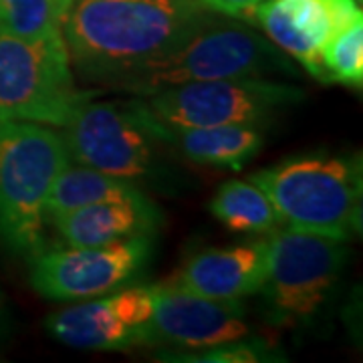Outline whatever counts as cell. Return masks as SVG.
Wrapping results in <instances>:
<instances>
[{
	"instance_id": "6da1fadb",
	"label": "cell",
	"mask_w": 363,
	"mask_h": 363,
	"mask_svg": "<svg viewBox=\"0 0 363 363\" xmlns=\"http://www.w3.org/2000/svg\"><path fill=\"white\" fill-rule=\"evenodd\" d=\"M214 16L198 0H73L63 39L79 77L105 87L178 49Z\"/></svg>"
},
{
	"instance_id": "7a4b0ae2",
	"label": "cell",
	"mask_w": 363,
	"mask_h": 363,
	"mask_svg": "<svg viewBox=\"0 0 363 363\" xmlns=\"http://www.w3.org/2000/svg\"><path fill=\"white\" fill-rule=\"evenodd\" d=\"M63 135L75 164L140 188L178 184L180 172L169 164L174 152L169 130L138 95L107 101L89 99L69 121Z\"/></svg>"
},
{
	"instance_id": "3957f363",
	"label": "cell",
	"mask_w": 363,
	"mask_h": 363,
	"mask_svg": "<svg viewBox=\"0 0 363 363\" xmlns=\"http://www.w3.org/2000/svg\"><path fill=\"white\" fill-rule=\"evenodd\" d=\"M281 75H297L289 55L242 21L216 14L178 49L113 79L105 87L145 97L184 83Z\"/></svg>"
},
{
	"instance_id": "277c9868",
	"label": "cell",
	"mask_w": 363,
	"mask_h": 363,
	"mask_svg": "<svg viewBox=\"0 0 363 363\" xmlns=\"http://www.w3.org/2000/svg\"><path fill=\"white\" fill-rule=\"evenodd\" d=\"M71 162L51 125L0 119V247L30 260L49 248L47 200Z\"/></svg>"
},
{
	"instance_id": "5b68a950",
	"label": "cell",
	"mask_w": 363,
	"mask_h": 363,
	"mask_svg": "<svg viewBox=\"0 0 363 363\" xmlns=\"http://www.w3.org/2000/svg\"><path fill=\"white\" fill-rule=\"evenodd\" d=\"M279 212L281 224L350 240L362 233V157L305 154L250 176Z\"/></svg>"
},
{
	"instance_id": "8992f818",
	"label": "cell",
	"mask_w": 363,
	"mask_h": 363,
	"mask_svg": "<svg viewBox=\"0 0 363 363\" xmlns=\"http://www.w3.org/2000/svg\"><path fill=\"white\" fill-rule=\"evenodd\" d=\"M97 91L75 81L63 35L18 39L0 35V119L65 130Z\"/></svg>"
},
{
	"instance_id": "52a82bcc",
	"label": "cell",
	"mask_w": 363,
	"mask_h": 363,
	"mask_svg": "<svg viewBox=\"0 0 363 363\" xmlns=\"http://www.w3.org/2000/svg\"><path fill=\"white\" fill-rule=\"evenodd\" d=\"M150 113L172 131L271 123L305 99V91L269 77L184 83L142 97Z\"/></svg>"
},
{
	"instance_id": "ba28073f",
	"label": "cell",
	"mask_w": 363,
	"mask_h": 363,
	"mask_svg": "<svg viewBox=\"0 0 363 363\" xmlns=\"http://www.w3.org/2000/svg\"><path fill=\"white\" fill-rule=\"evenodd\" d=\"M262 295L283 321H309L327 305L350 259L345 240L297 228H272Z\"/></svg>"
},
{
	"instance_id": "9c48e42d",
	"label": "cell",
	"mask_w": 363,
	"mask_h": 363,
	"mask_svg": "<svg viewBox=\"0 0 363 363\" xmlns=\"http://www.w3.org/2000/svg\"><path fill=\"white\" fill-rule=\"evenodd\" d=\"M156 234L99 247H52L30 259V285L51 301H87L133 283L154 259Z\"/></svg>"
},
{
	"instance_id": "30bf717a",
	"label": "cell",
	"mask_w": 363,
	"mask_h": 363,
	"mask_svg": "<svg viewBox=\"0 0 363 363\" xmlns=\"http://www.w3.org/2000/svg\"><path fill=\"white\" fill-rule=\"evenodd\" d=\"M156 286L119 289L51 313L45 327L59 343L91 351H123L150 345Z\"/></svg>"
},
{
	"instance_id": "8fae6325",
	"label": "cell",
	"mask_w": 363,
	"mask_h": 363,
	"mask_svg": "<svg viewBox=\"0 0 363 363\" xmlns=\"http://www.w3.org/2000/svg\"><path fill=\"white\" fill-rule=\"evenodd\" d=\"M357 18L363 16L355 0H262L245 21L260 26L277 49L325 83L323 47Z\"/></svg>"
},
{
	"instance_id": "7c38bea8",
	"label": "cell",
	"mask_w": 363,
	"mask_h": 363,
	"mask_svg": "<svg viewBox=\"0 0 363 363\" xmlns=\"http://www.w3.org/2000/svg\"><path fill=\"white\" fill-rule=\"evenodd\" d=\"M154 286L156 307L150 325V345L169 343L188 350H206L250 335L242 301L202 297L169 281Z\"/></svg>"
},
{
	"instance_id": "4fadbf2b",
	"label": "cell",
	"mask_w": 363,
	"mask_h": 363,
	"mask_svg": "<svg viewBox=\"0 0 363 363\" xmlns=\"http://www.w3.org/2000/svg\"><path fill=\"white\" fill-rule=\"evenodd\" d=\"M267 279V240L204 248L184 260L169 283L218 301H242L262 291Z\"/></svg>"
},
{
	"instance_id": "5bb4252c",
	"label": "cell",
	"mask_w": 363,
	"mask_h": 363,
	"mask_svg": "<svg viewBox=\"0 0 363 363\" xmlns=\"http://www.w3.org/2000/svg\"><path fill=\"white\" fill-rule=\"evenodd\" d=\"M55 247H99L138 234H157L162 210L143 190L77 208L49 222Z\"/></svg>"
},
{
	"instance_id": "9a60e30c",
	"label": "cell",
	"mask_w": 363,
	"mask_h": 363,
	"mask_svg": "<svg viewBox=\"0 0 363 363\" xmlns=\"http://www.w3.org/2000/svg\"><path fill=\"white\" fill-rule=\"evenodd\" d=\"M172 147L196 166L242 169L264 145L260 125H218L194 130H169Z\"/></svg>"
},
{
	"instance_id": "2e32d148",
	"label": "cell",
	"mask_w": 363,
	"mask_h": 363,
	"mask_svg": "<svg viewBox=\"0 0 363 363\" xmlns=\"http://www.w3.org/2000/svg\"><path fill=\"white\" fill-rule=\"evenodd\" d=\"M208 210L228 230L267 234L281 224L271 198L250 180H228L212 196Z\"/></svg>"
},
{
	"instance_id": "e0dca14e",
	"label": "cell",
	"mask_w": 363,
	"mask_h": 363,
	"mask_svg": "<svg viewBox=\"0 0 363 363\" xmlns=\"http://www.w3.org/2000/svg\"><path fill=\"white\" fill-rule=\"evenodd\" d=\"M142 190L140 186L121 178L107 176L104 172L83 166V164H67V168L57 176L52 184L51 194L47 200V220L67 214L71 210L97 204L104 200L133 194Z\"/></svg>"
},
{
	"instance_id": "ac0fdd59",
	"label": "cell",
	"mask_w": 363,
	"mask_h": 363,
	"mask_svg": "<svg viewBox=\"0 0 363 363\" xmlns=\"http://www.w3.org/2000/svg\"><path fill=\"white\" fill-rule=\"evenodd\" d=\"M73 0H0V35L45 39L63 35Z\"/></svg>"
},
{
	"instance_id": "d6986e66",
	"label": "cell",
	"mask_w": 363,
	"mask_h": 363,
	"mask_svg": "<svg viewBox=\"0 0 363 363\" xmlns=\"http://www.w3.org/2000/svg\"><path fill=\"white\" fill-rule=\"evenodd\" d=\"M325 83L333 81L351 89L363 85V18L339 30L321 51Z\"/></svg>"
},
{
	"instance_id": "ffe728a7",
	"label": "cell",
	"mask_w": 363,
	"mask_h": 363,
	"mask_svg": "<svg viewBox=\"0 0 363 363\" xmlns=\"http://www.w3.org/2000/svg\"><path fill=\"white\" fill-rule=\"evenodd\" d=\"M271 351L260 341L240 339L233 343H222L216 347H206L204 351L192 353L190 357H178L180 362H212V363H240V362H259L262 355H269Z\"/></svg>"
},
{
	"instance_id": "44dd1931",
	"label": "cell",
	"mask_w": 363,
	"mask_h": 363,
	"mask_svg": "<svg viewBox=\"0 0 363 363\" xmlns=\"http://www.w3.org/2000/svg\"><path fill=\"white\" fill-rule=\"evenodd\" d=\"M202 2L206 9L212 13L222 14V16H230V18H247V14L260 4L262 0H198Z\"/></svg>"
},
{
	"instance_id": "7402d4cb",
	"label": "cell",
	"mask_w": 363,
	"mask_h": 363,
	"mask_svg": "<svg viewBox=\"0 0 363 363\" xmlns=\"http://www.w3.org/2000/svg\"><path fill=\"white\" fill-rule=\"evenodd\" d=\"M6 329V307H4V298L0 295V335L4 333Z\"/></svg>"
},
{
	"instance_id": "603a6c76",
	"label": "cell",
	"mask_w": 363,
	"mask_h": 363,
	"mask_svg": "<svg viewBox=\"0 0 363 363\" xmlns=\"http://www.w3.org/2000/svg\"><path fill=\"white\" fill-rule=\"evenodd\" d=\"M355 2H357V4H362V0H355Z\"/></svg>"
}]
</instances>
